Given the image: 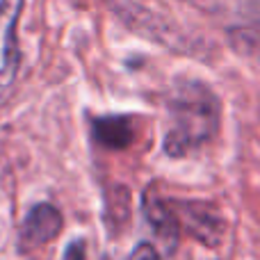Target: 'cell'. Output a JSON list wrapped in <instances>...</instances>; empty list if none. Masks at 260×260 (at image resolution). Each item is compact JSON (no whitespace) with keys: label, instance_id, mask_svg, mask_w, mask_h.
Returning <instances> with one entry per match:
<instances>
[{"label":"cell","instance_id":"1","mask_svg":"<svg viewBox=\"0 0 260 260\" xmlns=\"http://www.w3.org/2000/svg\"><path fill=\"white\" fill-rule=\"evenodd\" d=\"M167 112L171 126L165 135V153L187 157L210 144L219 133L221 103L210 85L185 78L169 89Z\"/></svg>","mask_w":260,"mask_h":260},{"label":"cell","instance_id":"6","mask_svg":"<svg viewBox=\"0 0 260 260\" xmlns=\"http://www.w3.org/2000/svg\"><path fill=\"white\" fill-rule=\"evenodd\" d=\"M94 137L101 146L121 151L135 142V126L130 117H101L94 121Z\"/></svg>","mask_w":260,"mask_h":260},{"label":"cell","instance_id":"7","mask_svg":"<svg viewBox=\"0 0 260 260\" xmlns=\"http://www.w3.org/2000/svg\"><path fill=\"white\" fill-rule=\"evenodd\" d=\"M128 260H160V253H157V249L153 247V244L142 242L135 247V251L130 253Z\"/></svg>","mask_w":260,"mask_h":260},{"label":"cell","instance_id":"3","mask_svg":"<svg viewBox=\"0 0 260 260\" xmlns=\"http://www.w3.org/2000/svg\"><path fill=\"white\" fill-rule=\"evenodd\" d=\"M23 0H0V87H9L18 69L16 23Z\"/></svg>","mask_w":260,"mask_h":260},{"label":"cell","instance_id":"5","mask_svg":"<svg viewBox=\"0 0 260 260\" xmlns=\"http://www.w3.org/2000/svg\"><path fill=\"white\" fill-rule=\"evenodd\" d=\"M142 210L146 217L148 226L155 231V235L162 240L167 251H174L178 247V238H180V226L176 221V215L171 210L169 201H165L162 197H157L155 192H146L142 201Z\"/></svg>","mask_w":260,"mask_h":260},{"label":"cell","instance_id":"9","mask_svg":"<svg viewBox=\"0 0 260 260\" xmlns=\"http://www.w3.org/2000/svg\"><path fill=\"white\" fill-rule=\"evenodd\" d=\"M253 27H256V32L260 35V12H258V14H253Z\"/></svg>","mask_w":260,"mask_h":260},{"label":"cell","instance_id":"4","mask_svg":"<svg viewBox=\"0 0 260 260\" xmlns=\"http://www.w3.org/2000/svg\"><path fill=\"white\" fill-rule=\"evenodd\" d=\"M62 231V215L50 203H39L30 210L25 224L21 229V247L37 249L55 240Z\"/></svg>","mask_w":260,"mask_h":260},{"label":"cell","instance_id":"8","mask_svg":"<svg viewBox=\"0 0 260 260\" xmlns=\"http://www.w3.org/2000/svg\"><path fill=\"white\" fill-rule=\"evenodd\" d=\"M64 260H85V242L76 240V242L69 244L67 253H64Z\"/></svg>","mask_w":260,"mask_h":260},{"label":"cell","instance_id":"2","mask_svg":"<svg viewBox=\"0 0 260 260\" xmlns=\"http://www.w3.org/2000/svg\"><path fill=\"white\" fill-rule=\"evenodd\" d=\"M180 231L206 247H219L226 235V219L212 203L206 201H169Z\"/></svg>","mask_w":260,"mask_h":260}]
</instances>
